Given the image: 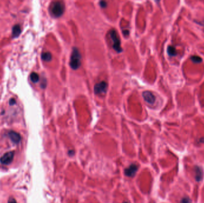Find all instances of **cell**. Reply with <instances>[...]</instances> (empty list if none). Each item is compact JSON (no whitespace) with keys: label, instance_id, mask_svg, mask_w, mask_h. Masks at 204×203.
Instances as JSON below:
<instances>
[{"label":"cell","instance_id":"obj_1","mask_svg":"<svg viewBox=\"0 0 204 203\" xmlns=\"http://www.w3.org/2000/svg\"><path fill=\"white\" fill-rule=\"evenodd\" d=\"M81 55L77 47L73 48L72 52L70 59V66L72 69L76 70L81 65Z\"/></svg>","mask_w":204,"mask_h":203},{"label":"cell","instance_id":"obj_2","mask_svg":"<svg viewBox=\"0 0 204 203\" xmlns=\"http://www.w3.org/2000/svg\"><path fill=\"white\" fill-rule=\"evenodd\" d=\"M64 4L62 2L56 1L51 4L50 12L51 14L56 17H59L61 16L64 14Z\"/></svg>","mask_w":204,"mask_h":203},{"label":"cell","instance_id":"obj_3","mask_svg":"<svg viewBox=\"0 0 204 203\" xmlns=\"http://www.w3.org/2000/svg\"><path fill=\"white\" fill-rule=\"evenodd\" d=\"M110 38L112 41V47L115 51L118 52H121L122 51L121 46V41L118 35L117 32L115 30H111L109 32Z\"/></svg>","mask_w":204,"mask_h":203},{"label":"cell","instance_id":"obj_4","mask_svg":"<svg viewBox=\"0 0 204 203\" xmlns=\"http://www.w3.org/2000/svg\"><path fill=\"white\" fill-rule=\"evenodd\" d=\"M14 152L13 151L6 152L0 158V162L2 165H8L13 162Z\"/></svg>","mask_w":204,"mask_h":203},{"label":"cell","instance_id":"obj_5","mask_svg":"<svg viewBox=\"0 0 204 203\" xmlns=\"http://www.w3.org/2000/svg\"><path fill=\"white\" fill-rule=\"evenodd\" d=\"M107 83L104 81H102L95 85L94 91L96 94H102L106 93L107 91Z\"/></svg>","mask_w":204,"mask_h":203},{"label":"cell","instance_id":"obj_6","mask_svg":"<svg viewBox=\"0 0 204 203\" xmlns=\"http://www.w3.org/2000/svg\"><path fill=\"white\" fill-rule=\"evenodd\" d=\"M142 95L145 102L150 104H153L155 102V97L151 92L149 91H146L143 92Z\"/></svg>","mask_w":204,"mask_h":203},{"label":"cell","instance_id":"obj_7","mask_svg":"<svg viewBox=\"0 0 204 203\" xmlns=\"http://www.w3.org/2000/svg\"><path fill=\"white\" fill-rule=\"evenodd\" d=\"M195 172V179L197 182H201L204 178V172L202 169L198 166H196L194 167Z\"/></svg>","mask_w":204,"mask_h":203},{"label":"cell","instance_id":"obj_8","mask_svg":"<svg viewBox=\"0 0 204 203\" xmlns=\"http://www.w3.org/2000/svg\"><path fill=\"white\" fill-rule=\"evenodd\" d=\"M9 136L10 140H12V141L14 144H18L21 140V137L20 134L15 131H10L9 133Z\"/></svg>","mask_w":204,"mask_h":203},{"label":"cell","instance_id":"obj_9","mask_svg":"<svg viewBox=\"0 0 204 203\" xmlns=\"http://www.w3.org/2000/svg\"><path fill=\"white\" fill-rule=\"evenodd\" d=\"M137 169H138L137 166L134 164L131 165L126 169V175L128 176H133L136 174Z\"/></svg>","mask_w":204,"mask_h":203},{"label":"cell","instance_id":"obj_10","mask_svg":"<svg viewBox=\"0 0 204 203\" xmlns=\"http://www.w3.org/2000/svg\"><path fill=\"white\" fill-rule=\"evenodd\" d=\"M21 33V28L19 25H16L14 26L12 29V35L13 38L18 37Z\"/></svg>","mask_w":204,"mask_h":203},{"label":"cell","instance_id":"obj_11","mask_svg":"<svg viewBox=\"0 0 204 203\" xmlns=\"http://www.w3.org/2000/svg\"><path fill=\"white\" fill-rule=\"evenodd\" d=\"M51 53L49 52H43L41 55V58L42 59L45 61V62H50L51 61Z\"/></svg>","mask_w":204,"mask_h":203},{"label":"cell","instance_id":"obj_12","mask_svg":"<svg viewBox=\"0 0 204 203\" xmlns=\"http://www.w3.org/2000/svg\"><path fill=\"white\" fill-rule=\"evenodd\" d=\"M167 53L169 56L173 57L177 55V51L173 46H169L167 48Z\"/></svg>","mask_w":204,"mask_h":203},{"label":"cell","instance_id":"obj_13","mask_svg":"<svg viewBox=\"0 0 204 203\" xmlns=\"http://www.w3.org/2000/svg\"><path fill=\"white\" fill-rule=\"evenodd\" d=\"M30 79L31 80V81L34 83H37L38 82L39 80V75L35 72H33L30 75Z\"/></svg>","mask_w":204,"mask_h":203},{"label":"cell","instance_id":"obj_14","mask_svg":"<svg viewBox=\"0 0 204 203\" xmlns=\"http://www.w3.org/2000/svg\"><path fill=\"white\" fill-rule=\"evenodd\" d=\"M191 61L195 63H200L202 62V59L201 57L197 55H193L191 57Z\"/></svg>","mask_w":204,"mask_h":203},{"label":"cell","instance_id":"obj_15","mask_svg":"<svg viewBox=\"0 0 204 203\" xmlns=\"http://www.w3.org/2000/svg\"><path fill=\"white\" fill-rule=\"evenodd\" d=\"M180 203H191V200L188 197H184L180 200Z\"/></svg>","mask_w":204,"mask_h":203},{"label":"cell","instance_id":"obj_16","mask_svg":"<svg viewBox=\"0 0 204 203\" xmlns=\"http://www.w3.org/2000/svg\"><path fill=\"white\" fill-rule=\"evenodd\" d=\"M100 5L103 8H105L107 6V2L105 1H101L100 2Z\"/></svg>","mask_w":204,"mask_h":203},{"label":"cell","instance_id":"obj_17","mask_svg":"<svg viewBox=\"0 0 204 203\" xmlns=\"http://www.w3.org/2000/svg\"><path fill=\"white\" fill-rule=\"evenodd\" d=\"M8 203H17V201L14 198H10L8 201Z\"/></svg>","mask_w":204,"mask_h":203},{"label":"cell","instance_id":"obj_18","mask_svg":"<svg viewBox=\"0 0 204 203\" xmlns=\"http://www.w3.org/2000/svg\"><path fill=\"white\" fill-rule=\"evenodd\" d=\"M9 104H10V105H14V104H16V100H15L14 99H13V98H12V99L9 101Z\"/></svg>","mask_w":204,"mask_h":203}]
</instances>
